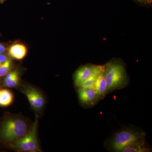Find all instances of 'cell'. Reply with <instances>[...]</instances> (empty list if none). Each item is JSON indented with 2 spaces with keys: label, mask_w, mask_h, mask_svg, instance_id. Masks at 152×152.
<instances>
[{
  "label": "cell",
  "mask_w": 152,
  "mask_h": 152,
  "mask_svg": "<svg viewBox=\"0 0 152 152\" xmlns=\"http://www.w3.org/2000/svg\"><path fill=\"white\" fill-rule=\"evenodd\" d=\"M20 81V75L18 72L14 70L6 75L4 79V84L9 88L16 87Z\"/></svg>",
  "instance_id": "8fae6325"
},
{
  "label": "cell",
  "mask_w": 152,
  "mask_h": 152,
  "mask_svg": "<svg viewBox=\"0 0 152 152\" xmlns=\"http://www.w3.org/2000/svg\"><path fill=\"white\" fill-rule=\"evenodd\" d=\"M28 50L26 47L21 44H15L9 47V55L18 60H21L26 56Z\"/></svg>",
  "instance_id": "30bf717a"
},
{
  "label": "cell",
  "mask_w": 152,
  "mask_h": 152,
  "mask_svg": "<svg viewBox=\"0 0 152 152\" xmlns=\"http://www.w3.org/2000/svg\"><path fill=\"white\" fill-rule=\"evenodd\" d=\"M104 74L107 86V94L124 88L129 84L126 65L119 59H112L104 65Z\"/></svg>",
  "instance_id": "6da1fadb"
},
{
  "label": "cell",
  "mask_w": 152,
  "mask_h": 152,
  "mask_svg": "<svg viewBox=\"0 0 152 152\" xmlns=\"http://www.w3.org/2000/svg\"><path fill=\"white\" fill-rule=\"evenodd\" d=\"M101 65H95L88 64L82 66L75 72L74 76V85L75 86H80L83 82L90 77L94 74Z\"/></svg>",
  "instance_id": "8992f818"
},
{
  "label": "cell",
  "mask_w": 152,
  "mask_h": 152,
  "mask_svg": "<svg viewBox=\"0 0 152 152\" xmlns=\"http://www.w3.org/2000/svg\"><path fill=\"white\" fill-rule=\"evenodd\" d=\"M107 81L103 71L98 75L94 86V89L100 100L103 99L107 94Z\"/></svg>",
  "instance_id": "9c48e42d"
},
{
  "label": "cell",
  "mask_w": 152,
  "mask_h": 152,
  "mask_svg": "<svg viewBox=\"0 0 152 152\" xmlns=\"http://www.w3.org/2000/svg\"><path fill=\"white\" fill-rule=\"evenodd\" d=\"M13 93L8 89L0 90V106L7 107L10 105L14 101Z\"/></svg>",
  "instance_id": "7c38bea8"
},
{
  "label": "cell",
  "mask_w": 152,
  "mask_h": 152,
  "mask_svg": "<svg viewBox=\"0 0 152 152\" xmlns=\"http://www.w3.org/2000/svg\"><path fill=\"white\" fill-rule=\"evenodd\" d=\"M135 1L144 5H149L151 4L152 2V0H135Z\"/></svg>",
  "instance_id": "5bb4252c"
},
{
  "label": "cell",
  "mask_w": 152,
  "mask_h": 152,
  "mask_svg": "<svg viewBox=\"0 0 152 152\" xmlns=\"http://www.w3.org/2000/svg\"><path fill=\"white\" fill-rule=\"evenodd\" d=\"M151 151V147L147 142L145 137H143L133 142L122 152H150Z\"/></svg>",
  "instance_id": "ba28073f"
},
{
  "label": "cell",
  "mask_w": 152,
  "mask_h": 152,
  "mask_svg": "<svg viewBox=\"0 0 152 152\" xmlns=\"http://www.w3.org/2000/svg\"><path fill=\"white\" fill-rule=\"evenodd\" d=\"M37 120L36 119L32 126L23 137L14 142L13 146L15 148L24 151L36 152L39 149L37 138Z\"/></svg>",
  "instance_id": "277c9868"
},
{
  "label": "cell",
  "mask_w": 152,
  "mask_h": 152,
  "mask_svg": "<svg viewBox=\"0 0 152 152\" xmlns=\"http://www.w3.org/2000/svg\"><path fill=\"white\" fill-rule=\"evenodd\" d=\"M78 88L77 94L79 101L82 106L90 108L95 105L99 99L94 88H85L80 86Z\"/></svg>",
  "instance_id": "5b68a950"
},
{
  "label": "cell",
  "mask_w": 152,
  "mask_h": 152,
  "mask_svg": "<svg viewBox=\"0 0 152 152\" xmlns=\"http://www.w3.org/2000/svg\"><path fill=\"white\" fill-rule=\"evenodd\" d=\"M12 61L7 59L2 64L0 65V77L5 75L9 72L12 66Z\"/></svg>",
  "instance_id": "4fadbf2b"
},
{
  "label": "cell",
  "mask_w": 152,
  "mask_h": 152,
  "mask_svg": "<svg viewBox=\"0 0 152 152\" xmlns=\"http://www.w3.org/2000/svg\"><path fill=\"white\" fill-rule=\"evenodd\" d=\"M6 48L4 45L0 48V55L3 54L5 51Z\"/></svg>",
  "instance_id": "2e32d148"
},
{
  "label": "cell",
  "mask_w": 152,
  "mask_h": 152,
  "mask_svg": "<svg viewBox=\"0 0 152 152\" xmlns=\"http://www.w3.org/2000/svg\"><path fill=\"white\" fill-rule=\"evenodd\" d=\"M27 132V126L24 121L18 118H11L3 123L0 134L5 140L15 142Z\"/></svg>",
  "instance_id": "3957f363"
},
{
  "label": "cell",
  "mask_w": 152,
  "mask_h": 152,
  "mask_svg": "<svg viewBox=\"0 0 152 152\" xmlns=\"http://www.w3.org/2000/svg\"><path fill=\"white\" fill-rule=\"evenodd\" d=\"M23 93L28 98L31 106L34 109L39 110L43 107L45 104V99L37 90L32 87H27L23 90Z\"/></svg>",
  "instance_id": "52a82bcc"
},
{
  "label": "cell",
  "mask_w": 152,
  "mask_h": 152,
  "mask_svg": "<svg viewBox=\"0 0 152 152\" xmlns=\"http://www.w3.org/2000/svg\"><path fill=\"white\" fill-rule=\"evenodd\" d=\"M4 1V0H0V2H3Z\"/></svg>",
  "instance_id": "ac0fdd59"
},
{
  "label": "cell",
  "mask_w": 152,
  "mask_h": 152,
  "mask_svg": "<svg viewBox=\"0 0 152 152\" xmlns=\"http://www.w3.org/2000/svg\"><path fill=\"white\" fill-rule=\"evenodd\" d=\"M2 46H3L2 44L0 43V48H1V47Z\"/></svg>",
  "instance_id": "e0dca14e"
},
{
  "label": "cell",
  "mask_w": 152,
  "mask_h": 152,
  "mask_svg": "<svg viewBox=\"0 0 152 152\" xmlns=\"http://www.w3.org/2000/svg\"><path fill=\"white\" fill-rule=\"evenodd\" d=\"M7 59V58L5 55L2 54L0 55V65L2 64L5 62Z\"/></svg>",
  "instance_id": "9a60e30c"
},
{
  "label": "cell",
  "mask_w": 152,
  "mask_h": 152,
  "mask_svg": "<svg viewBox=\"0 0 152 152\" xmlns=\"http://www.w3.org/2000/svg\"><path fill=\"white\" fill-rule=\"evenodd\" d=\"M145 136V131L140 128L125 127L107 139L104 146L110 152H122L126 147L133 142Z\"/></svg>",
  "instance_id": "7a4b0ae2"
}]
</instances>
